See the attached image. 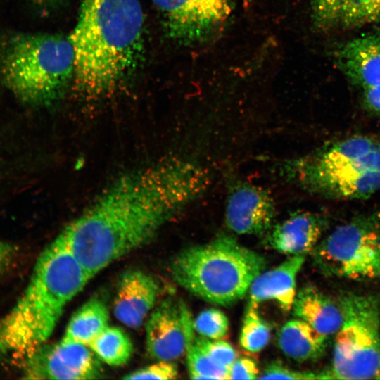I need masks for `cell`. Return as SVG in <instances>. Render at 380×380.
I'll list each match as a JSON object with an SVG mask.
<instances>
[{
    "mask_svg": "<svg viewBox=\"0 0 380 380\" xmlns=\"http://www.w3.org/2000/svg\"><path fill=\"white\" fill-rule=\"evenodd\" d=\"M210 183L207 170L194 160H161L117 179L58 235L91 279L148 243Z\"/></svg>",
    "mask_w": 380,
    "mask_h": 380,
    "instance_id": "cell-1",
    "label": "cell"
},
{
    "mask_svg": "<svg viewBox=\"0 0 380 380\" xmlns=\"http://www.w3.org/2000/svg\"><path fill=\"white\" fill-rule=\"evenodd\" d=\"M144 13L141 0H81L70 34L73 82L82 94H110L137 68L143 55Z\"/></svg>",
    "mask_w": 380,
    "mask_h": 380,
    "instance_id": "cell-2",
    "label": "cell"
},
{
    "mask_svg": "<svg viewBox=\"0 0 380 380\" xmlns=\"http://www.w3.org/2000/svg\"><path fill=\"white\" fill-rule=\"evenodd\" d=\"M89 279L58 235L39 255L25 289L0 320V358L25 357L44 344L65 307Z\"/></svg>",
    "mask_w": 380,
    "mask_h": 380,
    "instance_id": "cell-3",
    "label": "cell"
},
{
    "mask_svg": "<svg viewBox=\"0 0 380 380\" xmlns=\"http://www.w3.org/2000/svg\"><path fill=\"white\" fill-rule=\"evenodd\" d=\"M74 72L68 36L0 31V80L21 101L53 102L73 81Z\"/></svg>",
    "mask_w": 380,
    "mask_h": 380,
    "instance_id": "cell-4",
    "label": "cell"
},
{
    "mask_svg": "<svg viewBox=\"0 0 380 380\" xmlns=\"http://www.w3.org/2000/svg\"><path fill=\"white\" fill-rule=\"evenodd\" d=\"M266 265L262 255L221 234L179 252L170 270L175 281L186 291L211 303L229 305L245 296Z\"/></svg>",
    "mask_w": 380,
    "mask_h": 380,
    "instance_id": "cell-5",
    "label": "cell"
},
{
    "mask_svg": "<svg viewBox=\"0 0 380 380\" xmlns=\"http://www.w3.org/2000/svg\"><path fill=\"white\" fill-rule=\"evenodd\" d=\"M336 334L331 364L321 379H380V315L372 296L347 294Z\"/></svg>",
    "mask_w": 380,
    "mask_h": 380,
    "instance_id": "cell-6",
    "label": "cell"
},
{
    "mask_svg": "<svg viewBox=\"0 0 380 380\" xmlns=\"http://www.w3.org/2000/svg\"><path fill=\"white\" fill-rule=\"evenodd\" d=\"M312 256L327 275L380 278V215L360 217L338 227L316 246Z\"/></svg>",
    "mask_w": 380,
    "mask_h": 380,
    "instance_id": "cell-7",
    "label": "cell"
},
{
    "mask_svg": "<svg viewBox=\"0 0 380 380\" xmlns=\"http://www.w3.org/2000/svg\"><path fill=\"white\" fill-rule=\"evenodd\" d=\"M23 375L31 379H94L101 375L98 357L89 346L60 341L26 356Z\"/></svg>",
    "mask_w": 380,
    "mask_h": 380,
    "instance_id": "cell-8",
    "label": "cell"
},
{
    "mask_svg": "<svg viewBox=\"0 0 380 380\" xmlns=\"http://www.w3.org/2000/svg\"><path fill=\"white\" fill-rule=\"evenodd\" d=\"M167 34L181 42L210 34L230 12L229 0H151Z\"/></svg>",
    "mask_w": 380,
    "mask_h": 380,
    "instance_id": "cell-9",
    "label": "cell"
},
{
    "mask_svg": "<svg viewBox=\"0 0 380 380\" xmlns=\"http://www.w3.org/2000/svg\"><path fill=\"white\" fill-rule=\"evenodd\" d=\"M275 215L274 201L267 189L239 182L229 191L225 222L232 232L241 235H265L273 226Z\"/></svg>",
    "mask_w": 380,
    "mask_h": 380,
    "instance_id": "cell-10",
    "label": "cell"
},
{
    "mask_svg": "<svg viewBox=\"0 0 380 380\" xmlns=\"http://www.w3.org/2000/svg\"><path fill=\"white\" fill-rule=\"evenodd\" d=\"M186 309L182 302L167 298L152 312L146 325V350L151 357L173 361L185 354Z\"/></svg>",
    "mask_w": 380,
    "mask_h": 380,
    "instance_id": "cell-11",
    "label": "cell"
},
{
    "mask_svg": "<svg viewBox=\"0 0 380 380\" xmlns=\"http://www.w3.org/2000/svg\"><path fill=\"white\" fill-rule=\"evenodd\" d=\"M158 281L140 270L125 272L118 282L113 312L129 328L139 327L154 306L160 293Z\"/></svg>",
    "mask_w": 380,
    "mask_h": 380,
    "instance_id": "cell-12",
    "label": "cell"
},
{
    "mask_svg": "<svg viewBox=\"0 0 380 380\" xmlns=\"http://www.w3.org/2000/svg\"><path fill=\"white\" fill-rule=\"evenodd\" d=\"M324 224V218L319 214L296 211L273 224L265 234L264 245L284 254L304 255L317 245Z\"/></svg>",
    "mask_w": 380,
    "mask_h": 380,
    "instance_id": "cell-13",
    "label": "cell"
},
{
    "mask_svg": "<svg viewBox=\"0 0 380 380\" xmlns=\"http://www.w3.org/2000/svg\"><path fill=\"white\" fill-rule=\"evenodd\" d=\"M305 262L302 255H291L277 267L260 273L248 289V303L273 300L284 312L292 309L296 295V277Z\"/></svg>",
    "mask_w": 380,
    "mask_h": 380,
    "instance_id": "cell-14",
    "label": "cell"
},
{
    "mask_svg": "<svg viewBox=\"0 0 380 380\" xmlns=\"http://www.w3.org/2000/svg\"><path fill=\"white\" fill-rule=\"evenodd\" d=\"M337 67L363 88L380 84V34L353 39L335 53Z\"/></svg>",
    "mask_w": 380,
    "mask_h": 380,
    "instance_id": "cell-15",
    "label": "cell"
},
{
    "mask_svg": "<svg viewBox=\"0 0 380 380\" xmlns=\"http://www.w3.org/2000/svg\"><path fill=\"white\" fill-rule=\"evenodd\" d=\"M292 310L298 318L327 337L336 334L342 324L340 305L311 285L296 293Z\"/></svg>",
    "mask_w": 380,
    "mask_h": 380,
    "instance_id": "cell-16",
    "label": "cell"
},
{
    "mask_svg": "<svg viewBox=\"0 0 380 380\" xmlns=\"http://www.w3.org/2000/svg\"><path fill=\"white\" fill-rule=\"evenodd\" d=\"M328 338L299 319L290 320L281 327L277 343L286 357L305 362L317 360L324 354Z\"/></svg>",
    "mask_w": 380,
    "mask_h": 380,
    "instance_id": "cell-17",
    "label": "cell"
},
{
    "mask_svg": "<svg viewBox=\"0 0 380 380\" xmlns=\"http://www.w3.org/2000/svg\"><path fill=\"white\" fill-rule=\"evenodd\" d=\"M109 312L106 303L92 298L71 317L61 341L88 346L108 325Z\"/></svg>",
    "mask_w": 380,
    "mask_h": 380,
    "instance_id": "cell-18",
    "label": "cell"
},
{
    "mask_svg": "<svg viewBox=\"0 0 380 380\" xmlns=\"http://www.w3.org/2000/svg\"><path fill=\"white\" fill-rule=\"evenodd\" d=\"M312 12L315 23L323 30L362 25L360 0H313Z\"/></svg>",
    "mask_w": 380,
    "mask_h": 380,
    "instance_id": "cell-19",
    "label": "cell"
},
{
    "mask_svg": "<svg viewBox=\"0 0 380 380\" xmlns=\"http://www.w3.org/2000/svg\"><path fill=\"white\" fill-rule=\"evenodd\" d=\"M192 319L186 308L184 315L186 350L189 376L193 379H229V369L215 363L205 353L194 334Z\"/></svg>",
    "mask_w": 380,
    "mask_h": 380,
    "instance_id": "cell-20",
    "label": "cell"
},
{
    "mask_svg": "<svg viewBox=\"0 0 380 380\" xmlns=\"http://www.w3.org/2000/svg\"><path fill=\"white\" fill-rule=\"evenodd\" d=\"M88 346L100 360L111 366H121L131 358L133 346L120 328L108 326Z\"/></svg>",
    "mask_w": 380,
    "mask_h": 380,
    "instance_id": "cell-21",
    "label": "cell"
},
{
    "mask_svg": "<svg viewBox=\"0 0 380 380\" xmlns=\"http://www.w3.org/2000/svg\"><path fill=\"white\" fill-rule=\"evenodd\" d=\"M270 336V327L260 315L258 306L248 303L240 332L241 348L251 353H258L267 345Z\"/></svg>",
    "mask_w": 380,
    "mask_h": 380,
    "instance_id": "cell-22",
    "label": "cell"
},
{
    "mask_svg": "<svg viewBox=\"0 0 380 380\" xmlns=\"http://www.w3.org/2000/svg\"><path fill=\"white\" fill-rule=\"evenodd\" d=\"M194 329L201 336L217 340L224 337L229 330V319L226 315L216 308L201 312L192 322Z\"/></svg>",
    "mask_w": 380,
    "mask_h": 380,
    "instance_id": "cell-23",
    "label": "cell"
},
{
    "mask_svg": "<svg viewBox=\"0 0 380 380\" xmlns=\"http://www.w3.org/2000/svg\"><path fill=\"white\" fill-rule=\"evenodd\" d=\"M197 340L208 356L221 367L229 369L236 358L234 348L227 341L212 340L203 336H197Z\"/></svg>",
    "mask_w": 380,
    "mask_h": 380,
    "instance_id": "cell-24",
    "label": "cell"
},
{
    "mask_svg": "<svg viewBox=\"0 0 380 380\" xmlns=\"http://www.w3.org/2000/svg\"><path fill=\"white\" fill-rule=\"evenodd\" d=\"M178 375L177 367L172 361L158 362L126 374L125 379H175Z\"/></svg>",
    "mask_w": 380,
    "mask_h": 380,
    "instance_id": "cell-25",
    "label": "cell"
},
{
    "mask_svg": "<svg viewBox=\"0 0 380 380\" xmlns=\"http://www.w3.org/2000/svg\"><path fill=\"white\" fill-rule=\"evenodd\" d=\"M261 379H321L320 372H300L290 369L279 362L268 364L259 374Z\"/></svg>",
    "mask_w": 380,
    "mask_h": 380,
    "instance_id": "cell-26",
    "label": "cell"
},
{
    "mask_svg": "<svg viewBox=\"0 0 380 380\" xmlns=\"http://www.w3.org/2000/svg\"><path fill=\"white\" fill-rule=\"evenodd\" d=\"M325 165H345L357 169L380 172V142L374 140L372 146L366 152L349 162Z\"/></svg>",
    "mask_w": 380,
    "mask_h": 380,
    "instance_id": "cell-27",
    "label": "cell"
},
{
    "mask_svg": "<svg viewBox=\"0 0 380 380\" xmlns=\"http://www.w3.org/2000/svg\"><path fill=\"white\" fill-rule=\"evenodd\" d=\"M259 369L256 362L247 357H236L229 368V379H258Z\"/></svg>",
    "mask_w": 380,
    "mask_h": 380,
    "instance_id": "cell-28",
    "label": "cell"
},
{
    "mask_svg": "<svg viewBox=\"0 0 380 380\" xmlns=\"http://www.w3.org/2000/svg\"><path fill=\"white\" fill-rule=\"evenodd\" d=\"M362 24L380 22V0H360Z\"/></svg>",
    "mask_w": 380,
    "mask_h": 380,
    "instance_id": "cell-29",
    "label": "cell"
},
{
    "mask_svg": "<svg viewBox=\"0 0 380 380\" xmlns=\"http://www.w3.org/2000/svg\"><path fill=\"white\" fill-rule=\"evenodd\" d=\"M17 251L13 245L0 240V278L12 265Z\"/></svg>",
    "mask_w": 380,
    "mask_h": 380,
    "instance_id": "cell-30",
    "label": "cell"
},
{
    "mask_svg": "<svg viewBox=\"0 0 380 380\" xmlns=\"http://www.w3.org/2000/svg\"><path fill=\"white\" fill-rule=\"evenodd\" d=\"M364 96L369 108L380 113V84L364 88Z\"/></svg>",
    "mask_w": 380,
    "mask_h": 380,
    "instance_id": "cell-31",
    "label": "cell"
},
{
    "mask_svg": "<svg viewBox=\"0 0 380 380\" xmlns=\"http://www.w3.org/2000/svg\"><path fill=\"white\" fill-rule=\"evenodd\" d=\"M33 5L41 10L49 11L58 8L67 0H29Z\"/></svg>",
    "mask_w": 380,
    "mask_h": 380,
    "instance_id": "cell-32",
    "label": "cell"
}]
</instances>
